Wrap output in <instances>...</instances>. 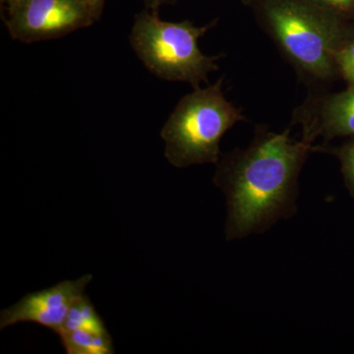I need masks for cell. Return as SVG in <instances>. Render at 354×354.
<instances>
[{"mask_svg": "<svg viewBox=\"0 0 354 354\" xmlns=\"http://www.w3.org/2000/svg\"><path fill=\"white\" fill-rule=\"evenodd\" d=\"M315 146L256 127L250 145L221 153L214 183L227 201L225 239L263 234L297 211L298 177Z\"/></svg>", "mask_w": 354, "mask_h": 354, "instance_id": "obj_1", "label": "cell"}, {"mask_svg": "<svg viewBox=\"0 0 354 354\" xmlns=\"http://www.w3.org/2000/svg\"><path fill=\"white\" fill-rule=\"evenodd\" d=\"M298 75L310 82L339 76L337 51L354 38L349 18L316 0H242Z\"/></svg>", "mask_w": 354, "mask_h": 354, "instance_id": "obj_2", "label": "cell"}, {"mask_svg": "<svg viewBox=\"0 0 354 354\" xmlns=\"http://www.w3.org/2000/svg\"><path fill=\"white\" fill-rule=\"evenodd\" d=\"M223 84L221 77L213 85L184 95L165 122L160 137L165 144V157L174 167L216 165L223 135L246 120L241 109L227 101Z\"/></svg>", "mask_w": 354, "mask_h": 354, "instance_id": "obj_3", "label": "cell"}, {"mask_svg": "<svg viewBox=\"0 0 354 354\" xmlns=\"http://www.w3.org/2000/svg\"><path fill=\"white\" fill-rule=\"evenodd\" d=\"M218 20L205 26L191 21L167 22L158 12L145 10L134 18L130 44L139 59L153 75L172 82L189 83L193 88L208 83L212 72L218 69L221 55H204L198 41Z\"/></svg>", "mask_w": 354, "mask_h": 354, "instance_id": "obj_4", "label": "cell"}, {"mask_svg": "<svg viewBox=\"0 0 354 354\" xmlns=\"http://www.w3.org/2000/svg\"><path fill=\"white\" fill-rule=\"evenodd\" d=\"M6 9L9 34L27 44L60 38L97 21L80 0H13Z\"/></svg>", "mask_w": 354, "mask_h": 354, "instance_id": "obj_5", "label": "cell"}, {"mask_svg": "<svg viewBox=\"0 0 354 354\" xmlns=\"http://www.w3.org/2000/svg\"><path fill=\"white\" fill-rule=\"evenodd\" d=\"M92 274H85L75 281H64L57 285L29 293L17 304L2 310L0 329L23 322L36 323L55 333L64 327L71 307L92 281Z\"/></svg>", "mask_w": 354, "mask_h": 354, "instance_id": "obj_6", "label": "cell"}, {"mask_svg": "<svg viewBox=\"0 0 354 354\" xmlns=\"http://www.w3.org/2000/svg\"><path fill=\"white\" fill-rule=\"evenodd\" d=\"M293 125L302 128V141L313 145L337 137H354V86L339 93L310 94L293 111Z\"/></svg>", "mask_w": 354, "mask_h": 354, "instance_id": "obj_7", "label": "cell"}, {"mask_svg": "<svg viewBox=\"0 0 354 354\" xmlns=\"http://www.w3.org/2000/svg\"><path fill=\"white\" fill-rule=\"evenodd\" d=\"M68 354H113V342L109 332L87 330H60L57 334Z\"/></svg>", "mask_w": 354, "mask_h": 354, "instance_id": "obj_8", "label": "cell"}, {"mask_svg": "<svg viewBox=\"0 0 354 354\" xmlns=\"http://www.w3.org/2000/svg\"><path fill=\"white\" fill-rule=\"evenodd\" d=\"M87 330L97 333L109 332L101 316L86 295L79 298L71 307L64 327L60 330Z\"/></svg>", "mask_w": 354, "mask_h": 354, "instance_id": "obj_9", "label": "cell"}, {"mask_svg": "<svg viewBox=\"0 0 354 354\" xmlns=\"http://www.w3.org/2000/svg\"><path fill=\"white\" fill-rule=\"evenodd\" d=\"M315 153H332L341 162L342 176L344 183L349 191V194L354 199V139L339 147L315 146Z\"/></svg>", "mask_w": 354, "mask_h": 354, "instance_id": "obj_10", "label": "cell"}, {"mask_svg": "<svg viewBox=\"0 0 354 354\" xmlns=\"http://www.w3.org/2000/svg\"><path fill=\"white\" fill-rule=\"evenodd\" d=\"M335 64L339 76L348 82V86H354V38L349 39L337 51Z\"/></svg>", "mask_w": 354, "mask_h": 354, "instance_id": "obj_11", "label": "cell"}, {"mask_svg": "<svg viewBox=\"0 0 354 354\" xmlns=\"http://www.w3.org/2000/svg\"><path fill=\"white\" fill-rule=\"evenodd\" d=\"M319 3L334 9L349 19L354 18V0H316Z\"/></svg>", "mask_w": 354, "mask_h": 354, "instance_id": "obj_12", "label": "cell"}, {"mask_svg": "<svg viewBox=\"0 0 354 354\" xmlns=\"http://www.w3.org/2000/svg\"><path fill=\"white\" fill-rule=\"evenodd\" d=\"M80 1L88 7V10L92 12L97 21L100 19L106 0H80Z\"/></svg>", "mask_w": 354, "mask_h": 354, "instance_id": "obj_13", "label": "cell"}, {"mask_svg": "<svg viewBox=\"0 0 354 354\" xmlns=\"http://www.w3.org/2000/svg\"><path fill=\"white\" fill-rule=\"evenodd\" d=\"M143 1L145 3L147 10L158 12L162 6L176 3L178 0H143Z\"/></svg>", "mask_w": 354, "mask_h": 354, "instance_id": "obj_14", "label": "cell"}, {"mask_svg": "<svg viewBox=\"0 0 354 354\" xmlns=\"http://www.w3.org/2000/svg\"><path fill=\"white\" fill-rule=\"evenodd\" d=\"M0 1H1V4L2 6H8L9 4L11 3V2L13 1V0H0Z\"/></svg>", "mask_w": 354, "mask_h": 354, "instance_id": "obj_15", "label": "cell"}]
</instances>
